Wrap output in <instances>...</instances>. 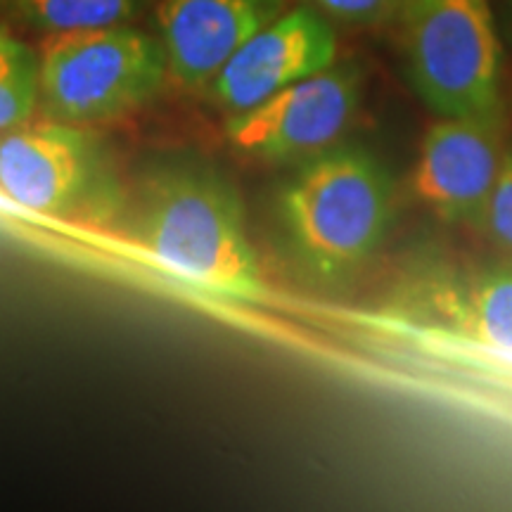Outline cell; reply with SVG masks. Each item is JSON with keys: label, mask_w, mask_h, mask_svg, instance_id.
I'll list each match as a JSON object with an SVG mask.
<instances>
[{"label": "cell", "mask_w": 512, "mask_h": 512, "mask_svg": "<svg viewBox=\"0 0 512 512\" xmlns=\"http://www.w3.org/2000/svg\"><path fill=\"white\" fill-rule=\"evenodd\" d=\"M138 240L159 266L197 290L242 302L266 297L238 195L207 169L169 166L145 183Z\"/></svg>", "instance_id": "6da1fadb"}, {"label": "cell", "mask_w": 512, "mask_h": 512, "mask_svg": "<svg viewBox=\"0 0 512 512\" xmlns=\"http://www.w3.org/2000/svg\"><path fill=\"white\" fill-rule=\"evenodd\" d=\"M280 216L306 271L342 280L382 245L392 221V178L370 152L330 147L287 183Z\"/></svg>", "instance_id": "7a4b0ae2"}, {"label": "cell", "mask_w": 512, "mask_h": 512, "mask_svg": "<svg viewBox=\"0 0 512 512\" xmlns=\"http://www.w3.org/2000/svg\"><path fill=\"white\" fill-rule=\"evenodd\" d=\"M166 76L162 43L126 24L48 34L38 55V102L53 121L102 124L155 100Z\"/></svg>", "instance_id": "3957f363"}, {"label": "cell", "mask_w": 512, "mask_h": 512, "mask_svg": "<svg viewBox=\"0 0 512 512\" xmlns=\"http://www.w3.org/2000/svg\"><path fill=\"white\" fill-rule=\"evenodd\" d=\"M415 93L439 117L501 121V46L489 0H401Z\"/></svg>", "instance_id": "277c9868"}, {"label": "cell", "mask_w": 512, "mask_h": 512, "mask_svg": "<svg viewBox=\"0 0 512 512\" xmlns=\"http://www.w3.org/2000/svg\"><path fill=\"white\" fill-rule=\"evenodd\" d=\"M358 110V74L332 67L228 119L226 138L242 155L271 159L313 157L347 133Z\"/></svg>", "instance_id": "5b68a950"}, {"label": "cell", "mask_w": 512, "mask_h": 512, "mask_svg": "<svg viewBox=\"0 0 512 512\" xmlns=\"http://www.w3.org/2000/svg\"><path fill=\"white\" fill-rule=\"evenodd\" d=\"M98 143L81 126L50 121L0 136V192L38 214L67 216L98 192Z\"/></svg>", "instance_id": "8992f818"}, {"label": "cell", "mask_w": 512, "mask_h": 512, "mask_svg": "<svg viewBox=\"0 0 512 512\" xmlns=\"http://www.w3.org/2000/svg\"><path fill=\"white\" fill-rule=\"evenodd\" d=\"M501 121L439 117L422 136L411 190L448 223H479L503 166Z\"/></svg>", "instance_id": "52a82bcc"}, {"label": "cell", "mask_w": 512, "mask_h": 512, "mask_svg": "<svg viewBox=\"0 0 512 512\" xmlns=\"http://www.w3.org/2000/svg\"><path fill=\"white\" fill-rule=\"evenodd\" d=\"M337 60V36L311 8L285 10L223 64L209 83L211 98L230 114L247 112L292 83Z\"/></svg>", "instance_id": "ba28073f"}, {"label": "cell", "mask_w": 512, "mask_h": 512, "mask_svg": "<svg viewBox=\"0 0 512 512\" xmlns=\"http://www.w3.org/2000/svg\"><path fill=\"white\" fill-rule=\"evenodd\" d=\"M285 12V0H162L159 31L169 76L183 88L211 79L256 31Z\"/></svg>", "instance_id": "9c48e42d"}, {"label": "cell", "mask_w": 512, "mask_h": 512, "mask_svg": "<svg viewBox=\"0 0 512 512\" xmlns=\"http://www.w3.org/2000/svg\"><path fill=\"white\" fill-rule=\"evenodd\" d=\"M430 309L456 335L512 354V264L467 283L432 287Z\"/></svg>", "instance_id": "30bf717a"}, {"label": "cell", "mask_w": 512, "mask_h": 512, "mask_svg": "<svg viewBox=\"0 0 512 512\" xmlns=\"http://www.w3.org/2000/svg\"><path fill=\"white\" fill-rule=\"evenodd\" d=\"M12 17L46 34L126 24L138 0H0Z\"/></svg>", "instance_id": "8fae6325"}, {"label": "cell", "mask_w": 512, "mask_h": 512, "mask_svg": "<svg viewBox=\"0 0 512 512\" xmlns=\"http://www.w3.org/2000/svg\"><path fill=\"white\" fill-rule=\"evenodd\" d=\"M38 105V57L0 27V136L24 126Z\"/></svg>", "instance_id": "7c38bea8"}, {"label": "cell", "mask_w": 512, "mask_h": 512, "mask_svg": "<svg viewBox=\"0 0 512 512\" xmlns=\"http://www.w3.org/2000/svg\"><path fill=\"white\" fill-rule=\"evenodd\" d=\"M482 226L494 245L512 256V155L503 159L489 202H486Z\"/></svg>", "instance_id": "4fadbf2b"}, {"label": "cell", "mask_w": 512, "mask_h": 512, "mask_svg": "<svg viewBox=\"0 0 512 512\" xmlns=\"http://www.w3.org/2000/svg\"><path fill=\"white\" fill-rule=\"evenodd\" d=\"M325 15L349 24H384L399 17L401 0H309Z\"/></svg>", "instance_id": "5bb4252c"}]
</instances>
